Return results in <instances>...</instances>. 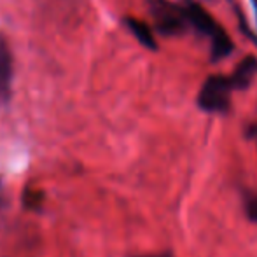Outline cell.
<instances>
[{"instance_id": "6da1fadb", "label": "cell", "mask_w": 257, "mask_h": 257, "mask_svg": "<svg viewBox=\"0 0 257 257\" xmlns=\"http://www.w3.org/2000/svg\"><path fill=\"white\" fill-rule=\"evenodd\" d=\"M234 89L229 75H210L201 86L198 105L201 110L212 114H222L229 110L231 91Z\"/></svg>"}, {"instance_id": "9c48e42d", "label": "cell", "mask_w": 257, "mask_h": 257, "mask_svg": "<svg viewBox=\"0 0 257 257\" xmlns=\"http://www.w3.org/2000/svg\"><path fill=\"white\" fill-rule=\"evenodd\" d=\"M252 4H254V7H255V18H257V0H252Z\"/></svg>"}, {"instance_id": "8992f818", "label": "cell", "mask_w": 257, "mask_h": 257, "mask_svg": "<svg viewBox=\"0 0 257 257\" xmlns=\"http://www.w3.org/2000/svg\"><path fill=\"white\" fill-rule=\"evenodd\" d=\"M124 23H126V27H128V30L135 35L137 41H139L144 48L151 49V51H158V41L154 39V34L149 25L137 20V18H124Z\"/></svg>"}, {"instance_id": "277c9868", "label": "cell", "mask_w": 257, "mask_h": 257, "mask_svg": "<svg viewBox=\"0 0 257 257\" xmlns=\"http://www.w3.org/2000/svg\"><path fill=\"white\" fill-rule=\"evenodd\" d=\"M13 77H14V67H13V53L4 39L0 35V102L6 103L11 98L13 91Z\"/></svg>"}, {"instance_id": "30bf717a", "label": "cell", "mask_w": 257, "mask_h": 257, "mask_svg": "<svg viewBox=\"0 0 257 257\" xmlns=\"http://www.w3.org/2000/svg\"><path fill=\"white\" fill-rule=\"evenodd\" d=\"M151 257H172L170 254H165V255H151Z\"/></svg>"}, {"instance_id": "52a82bcc", "label": "cell", "mask_w": 257, "mask_h": 257, "mask_svg": "<svg viewBox=\"0 0 257 257\" xmlns=\"http://www.w3.org/2000/svg\"><path fill=\"white\" fill-rule=\"evenodd\" d=\"M42 201H44L42 200V193H39V191H28V193L25 194V203H27L28 208L37 210Z\"/></svg>"}, {"instance_id": "ba28073f", "label": "cell", "mask_w": 257, "mask_h": 257, "mask_svg": "<svg viewBox=\"0 0 257 257\" xmlns=\"http://www.w3.org/2000/svg\"><path fill=\"white\" fill-rule=\"evenodd\" d=\"M245 212H247L248 219L257 222V196L254 194L247 196V200H245Z\"/></svg>"}, {"instance_id": "5b68a950", "label": "cell", "mask_w": 257, "mask_h": 257, "mask_svg": "<svg viewBox=\"0 0 257 257\" xmlns=\"http://www.w3.org/2000/svg\"><path fill=\"white\" fill-rule=\"evenodd\" d=\"M255 74H257V58L245 56L243 60L238 63V67L234 68V72L229 77H231V82H233L234 89H247Z\"/></svg>"}, {"instance_id": "7a4b0ae2", "label": "cell", "mask_w": 257, "mask_h": 257, "mask_svg": "<svg viewBox=\"0 0 257 257\" xmlns=\"http://www.w3.org/2000/svg\"><path fill=\"white\" fill-rule=\"evenodd\" d=\"M151 14L156 21V30L165 37H175L186 32L187 18L184 14L182 4H172L168 0H149Z\"/></svg>"}, {"instance_id": "3957f363", "label": "cell", "mask_w": 257, "mask_h": 257, "mask_svg": "<svg viewBox=\"0 0 257 257\" xmlns=\"http://www.w3.org/2000/svg\"><path fill=\"white\" fill-rule=\"evenodd\" d=\"M182 9L187 18V23L196 28L200 34L208 35L212 41H215L219 35H222L224 32H226L208 13H206L203 7L198 2H194V0H186V2L182 4Z\"/></svg>"}]
</instances>
